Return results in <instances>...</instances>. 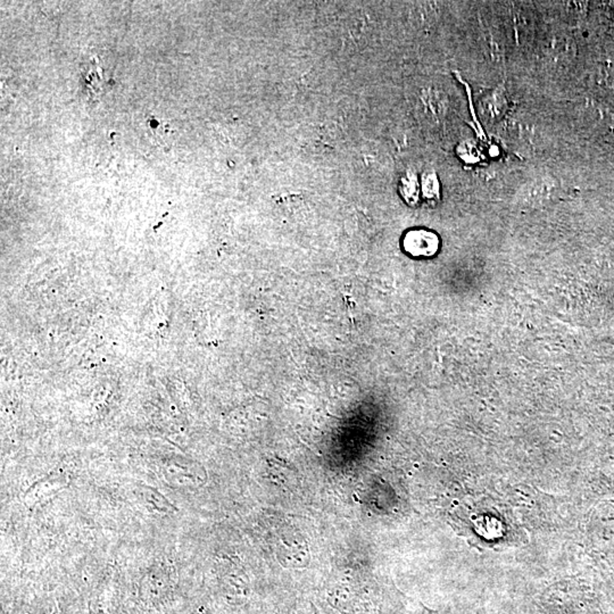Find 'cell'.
Here are the masks:
<instances>
[{
  "label": "cell",
  "mask_w": 614,
  "mask_h": 614,
  "mask_svg": "<svg viewBox=\"0 0 614 614\" xmlns=\"http://www.w3.org/2000/svg\"><path fill=\"white\" fill-rule=\"evenodd\" d=\"M404 246L409 253L416 256L432 255L437 251V235L428 231H412L405 237Z\"/></svg>",
  "instance_id": "obj_1"
}]
</instances>
